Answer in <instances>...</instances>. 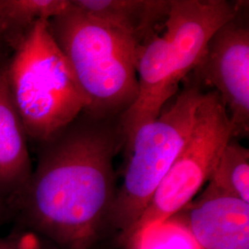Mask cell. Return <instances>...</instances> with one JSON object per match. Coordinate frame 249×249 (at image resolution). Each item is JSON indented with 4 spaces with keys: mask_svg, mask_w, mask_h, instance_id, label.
Wrapping results in <instances>:
<instances>
[{
    "mask_svg": "<svg viewBox=\"0 0 249 249\" xmlns=\"http://www.w3.org/2000/svg\"><path fill=\"white\" fill-rule=\"evenodd\" d=\"M126 243L130 249H201L182 211L136 232Z\"/></svg>",
    "mask_w": 249,
    "mask_h": 249,
    "instance_id": "obj_13",
    "label": "cell"
},
{
    "mask_svg": "<svg viewBox=\"0 0 249 249\" xmlns=\"http://www.w3.org/2000/svg\"><path fill=\"white\" fill-rule=\"evenodd\" d=\"M48 23L85 97L84 112L99 118L122 116L139 93L137 42L73 9Z\"/></svg>",
    "mask_w": 249,
    "mask_h": 249,
    "instance_id": "obj_3",
    "label": "cell"
},
{
    "mask_svg": "<svg viewBox=\"0 0 249 249\" xmlns=\"http://www.w3.org/2000/svg\"><path fill=\"white\" fill-rule=\"evenodd\" d=\"M8 60L0 66V201L12 204L33 173L24 127L9 94Z\"/></svg>",
    "mask_w": 249,
    "mask_h": 249,
    "instance_id": "obj_9",
    "label": "cell"
},
{
    "mask_svg": "<svg viewBox=\"0 0 249 249\" xmlns=\"http://www.w3.org/2000/svg\"><path fill=\"white\" fill-rule=\"evenodd\" d=\"M241 6L225 0H171L162 25L138 45L139 93L119 117L124 142L160 115L180 82L196 69L212 36Z\"/></svg>",
    "mask_w": 249,
    "mask_h": 249,
    "instance_id": "obj_2",
    "label": "cell"
},
{
    "mask_svg": "<svg viewBox=\"0 0 249 249\" xmlns=\"http://www.w3.org/2000/svg\"><path fill=\"white\" fill-rule=\"evenodd\" d=\"M0 249H37L22 234L0 237Z\"/></svg>",
    "mask_w": 249,
    "mask_h": 249,
    "instance_id": "obj_14",
    "label": "cell"
},
{
    "mask_svg": "<svg viewBox=\"0 0 249 249\" xmlns=\"http://www.w3.org/2000/svg\"><path fill=\"white\" fill-rule=\"evenodd\" d=\"M9 94L29 142H45L86 109V100L48 20L37 21L7 63Z\"/></svg>",
    "mask_w": 249,
    "mask_h": 249,
    "instance_id": "obj_4",
    "label": "cell"
},
{
    "mask_svg": "<svg viewBox=\"0 0 249 249\" xmlns=\"http://www.w3.org/2000/svg\"><path fill=\"white\" fill-rule=\"evenodd\" d=\"M10 218H11V214H10L9 206L0 201V227Z\"/></svg>",
    "mask_w": 249,
    "mask_h": 249,
    "instance_id": "obj_16",
    "label": "cell"
},
{
    "mask_svg": "<svg viewBox=\"0 0 249 249\" xmlns=\"http://www.w3.org/2000/svg\"><path fill=\"white\" fill-rule=\"evenodd\" d=\"M124 144L119 117L82 112L38 145V160L11 217L61 249H89L116 198L114 158Z\"/></svg>",
    "mask_w": 249,
    "mask_h": 249,
    "instance_id": "obj_1",
    "label": "cell"
},
{
    "mask_svg": "<svg viewBox=\"0 0 249 249\" xmlns=\"http://www.w3.org/2000/svg\"><path fill=\"white\" fill-rule=\"evenodd\" d=\"M204 93L199 81L189 83L159 116L140 126L124 142L129 157L108 220L120 231L122 240L189 141Z\"/></svg>",
    "mask_w": 249,
    "mask_h": 249,
    "instance_id": "obj_5",
    "label": "cell"
},
{
    "mask_svg": "<svg viewBox=\"0 0 249 249\" xmlns=\"http://www.w3.org/2000/svg\"><path fill=\"white\" fill-rule=\"evenodd\" d=\"M209 185L249 204V151L233 138L223 148Z\"/></svg>",
    "mask_w": 249,
    "mask_h": 249,
    "instance_id": "obj_12",
    "label": "cell"
},
{
    "mask_svg": "<svg viewBox=\"0 0 249 249\" xmlns=\"http://www.w3.org/2000/svg\"><path fill=\"white\" fill-rule=\"evenodd\" d=\"M232 138L233 126L220 96L214 90L205 92L189 141L124 241L169 219L189 204L209 182L223 148Z\"/></svg>",
    "mask_w": 249,
    "mask_h": 249,
    "instance_id": "obj_6",
    "label": "cell"
},
{
    "mask_svg": "<svg viewBox=\"0 0 249 249\" xmlns=\"http://www.w3.org/2000/svg\"><path fill=\"white\" fill-rule=\"evenodd\" d=\"M239 13L215 32L193 71L197 81L220 96L233 126V139L249 133V28Z\"/></svg>",
    "mask_w": 249,
    "mask_h": 249,
    "instance_id": "obj_7",
    "label": "cell"
},
{
    "mask_svg": "<svg viewBox=\"0 0 249 249\" xmlns=\"http://www.w3.org/2000/svg\"><path fill=\"white\" fill-rule=\"evenodd\" d=\"M71 9V0H0V22L12 52L37 21Z\"/></svg>",
    "mask_w": 249,
    "mask_h": 249,
    "instance_id": "obj_11",
    "label": "cell"
},
{
    "mask_svg": "<svg viewBox=\"0 0 249 249\" xmlns=\"http://www.w3.org/2000/svg\"><path fill=\"white\" fill-rule=\"evenodd\" d=\"M12 50L9 46L7 36L5 35L4 29L0 22V66L9 59Z\"/></svg>",
    "mask_w": 249,
    "mask_h": 249,
    "instance_id": "obj_15",
    "label": "cell"
},
{
    "mask_svg": "<svg viewBox=\"0 0 249 249\" xmlns=\"http://www.w3.org/2000/svg\"><path fill=\"white\" fill-rule=\"evenodd\" d=\"M171 0H71L72 9L130 36L138 45L162 24Z\"/></svg>",
    "mask_w": 249,
    "mask_h": 249,
    "instance_id": "obj_10",
    "label": "cell"
},
{
    "mask_svg": "<svg viewBox=\"0 0 249 249\" xmlns=\"http://www.w3.org/2000/svg\"><path fill=\"white\" fill-rule=\"evenodd\" d=\"M182 212L201 249H249V204L208 184Z\"/></svg>",
    "mask_w": 249,
    "mask_h": 249,
    "instance_id": "obj_8",
    "label": "cell"
}]
</instances>
